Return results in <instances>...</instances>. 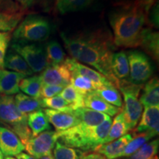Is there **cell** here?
Masks as SVG:
<instances>
[{
	"label": "cell",
	"mask_w": 159,
	"mask_h": 159,
	"mask_svg": "<svg viewBox=\"0 0 159 159\" xmlns=\"http://www.w3.org/2000/svg\"><path fill=\"white\" fill-rule=\"evenodd\" d=\"M61 37L73 59L94 67L116 87L119 80L111 68V57L116 47L110 31L97 28L74 34L61 33Z\"/></svg>",
	"instance_id": "1"
},
{
	"label": "cell",
	"mask_w": 159,
	"mask_h": 159,
	"mask_svg": "<svg viewBox=\"0 0 159 159\" xmlns=\"http://www.w3.org/2000/svg\"><path fill=\"white\" fill-rule=\"evenodd\" d=\"M108 19L116 47H140L141 35L144 26L148 24V13L137 4L130 7L114 8L109 13Z\"/></svg>",
	"instance_id": "2"
},
{
	"label": "cell",
	"mask_w": 159,
	"mask_h": 159,
	"mask_svg": "<svg viewBox=\"0 0 159 159\" xmlns=\"http://www.w3.org/2000/svg\"><path fill=\"white\" fill-rule=\"evenodd\" d=\"M112 119L110 118L97 126H88L80 123L69 130L57 133V141L66 146L83 152L94 151L103 144L110 130Z\"/></svg>",
	"instance_id": "3"
},
{
	"label": "cell",
	"mask_w": 159,
	"mask_h": 159,
	"mask_svg": "<svg viewBox=\"0 0 159 159\" xmlns=\"http://www.w3.org/2000/svg\"><path fill=\"white\" fill-rule=\"evenodd\" d=\"M52 25L50 20L39 13H28L13 30V41L41 43L50 36Z\"/></svg>",
	"instance_id": "4"
},
{
	"label": "cell",
	"mask_w": 159,
	"mask_h": 159,
	"mask_svg": "<svg viewBox=\"0 0 159 159\" xmlns=\"http://www.w3.org/2000/svg\"><path fill=\"white\" fill-rule=\"evenodd\" d=\"M0 122L16 134L24 144L33 138L27 125V114L19 110L13 96L0 94Z\"/></svg>",
	"instance_id": "5"
},
{
	"label": "cell",
	"mask_w": 159,
	"mask_h": 159,
	"mask_svg": "<svg viewBox=\"0 0 159 159\" xmlns=\"http://www.w3.org/2000/svg\"><path fill=\"white\" fill-rule=\"evenodd\" d=\"M143 85H136L128 80H119L116 88L122 93L125 105L122 109L129 130L136 128L142 114L143 107L139 100V95Z\"/></svg>",
	"instance_id": "6"
},
{
	"label": "cell",
	"mask_w": 159,
	"mask_h": 159,
	"mask_svg": "<svg viewBox=\"0 0 159 159\" xmlns=\"http://www.w3.org/2000/svg\"><path fill=\"white\" fill-rule=\"evenodd\" d=\"M11 49L26 61L33 73L43 71L48 66L45 47L39 43L12 41Z\"/></svg>",
	"instance_id": "7"
},
{
	"label": "cell",
	"mask_w": 159,
	"mask_h": 159,
	"mask_svg": "<svg viewBox=\"0 0 159 159\" xmlns=\"http://www.w3.org/2000/svg\"><path fill=\"white\" fill-rule=\"evenodd\" d=\"M128 56L130 75L128 80L136 85H144L154 74L155 67L151 59L142 51L129 50Z\"/></svg>",
	"instance_id": "8"
},
{
	"label": "cell",
	"mask_w": 159,
	"mask_h": 159,
	"mask_svg": "<svg viewBox=\"0 0 159 159\" xmlns=\"http://www.w3.org/2000/svg\"><path fill=\"white\" fill-rule=\"evenodd\" d=\"M58 137L54 130H47L33 137L25 144V150L27 154L33 158L39 159L41 157L52 154Z\"/></svg>",
	"instance_id": "9"
},
{
	"label": "cell",
	"mask_w": 159,
	"mask_h": 159,
	"mask_svg": "<svg viewBox=\"0 0 159 159\" xmlns=\"http://www.w3.org/2000/svg\"><path fill=\"white\" fill-rule=\"evenodd\" d=\"M42 85H58L66 87L70 84L71 73L63 62L59 65L47 66L39 75Z\"/></svg>",
	"instance_id": "10"
},
{
	"label": "cell",
	"mask_w": 159,
	"mask_h": 159,
	"mask_svg": "<svg viewBox=\"0 0 159 159\" xmlns=\"http://www.w3.org/2000/svg\"><path fill=\"white\" fill-rule=\"evenodd\" d=\"M64 63L68 66L71 73L83 75V76L89 78L91 82L94 83L97 89L104 86V85L113 84L108 79H107L104 75L100 74L99 71L94 70L87 66L83 65L81 63H79L76 60L66 57Z\"/></svg>",
	"instance_id": "11"
},
{
	"label": "cell",
	"mask_w": 159,
	"mask_h": 159,
	"mask_svg": "<svg viewBox=\"0 0 159 159\" xmlns=\"http://www.w3.org/2000/svg\"><path fill=\"white\" fill-rule=\"evenodd\" d=\"M43 112L48 119L49 122L54 126L56 132L69 130L80 123L72 112H65L49 108H45Z\"/></svg>",
	"instance_id": "12"
},
{
	"label": "cell",
	"mask_w": 159,
	"mask_h": 159,
	"mask_svg": "<svg viewBox=\"0 0 159 159\" xmlns=\"http://www.w3.org/2000/svg\"><path fill=\"white\" fill-rule=\"evenodd\" d=\"M0 150L5 156H16L25 150V145L16 134L0 126Z\"/></svg>",
	"instance_id": "13"
},
{
	"label": "cell",
	"mask_w": 159,
	"mask_h": 159,
	"mask_svg": "<svg viewBox=\"0 0 159 159\" xmlns=\"http://www.w3.org/2000/svg\"><path fill=\"white\" fill-rule=\"evenodd\" d=\"M159 130V106L144 107L140 122L135 129L134 135L142 133L158 134Z\"/></svg>",
	"instance_id": "14"
},
{
	"label": "cell",
	"mask_w": 159,
	"mask_h": 159,
	"mask_svg": "<svg viewBox=\"0 0 159 159\" xmlns=\"http://www.w3.org/2000/svg\"><path fill=\"white\" fill-rule=\"evenodd\" d=\"M134 136L130 134H127L116 140L101 144L95 149L94 152L102 155L106 159H116L120 158L123 150L127 144L132 140Z\"/></svg>",
	"instance_id": "15"
},
{
	"label": "cell",
	"mask_w": 159,
	"mask_h": 159,
	"mask_svg": "<svg viewBox=\"0 0 159 159\" xmlns=\"http://www.w3.org/2000/svg\"><path fill=\"white\" fill-rule=\"evenodd\" d=\"M26 76L4 69H0V94L13 96L19 93V83Z\"/></svg>",
	"instance_id": "16"
},
{
	"label": "cell",
	"mask_w": 159,
	"mask_h": 159,
	"mask_svg": "<svg viewBox=\"0 0 159 159\" xmlns=\"http://www.w3.org/2000/svg\"><path fill=\"white\" fill-rule=\"evenodd\" d=\"M83 105L85 108L107 114L111 117L119 114L122 110L120 108H117L114 105L109 104L102 98H101L98 94H97L94 91L84 95Z\"/></svg>",
	"instance_id": "17"
},
{
	"label": "cell",
	"mask_w": 159,
	"mask_h": 159,
	"mask_svg": "<svg viewBox=\"0 0 159 159\" xmlns=\"http://www.w3.org/2000/svg\"><path fill=\"white\" fill-rule=\"evenodd\" d=\"M140 47L156 61L159 58V34L158 32L154 30L150 27H144L141 35Z\"/></svg>",
	"instance_id": "18"
},
{
	"label": "cell",
	"mask_w": 159,
	"mask_h": 159,
	"mask_svg": "<svg viewBox=\"0 0 159 159\" xmlns=\"http://www.w3.org/2000/svg\"><path fill=\"white\" fill-rule=\"evenodd\" d=\"M4 69H7L12 71L20 73L25 76H33V72L26 61L14 50L10 49L6 52L4 59Z\"/></svg>",
	"instance_id": "19"
},
{
	"label": "cell",
	"mask_w": 159,
	"mask_h": 159,
	"mask_svg": "<svg viewBox=\"0 0 159 159\" xmlns=\"http://www.w3.org/2000/svg\"><path fill=\"white\" fill-rule=\"evenodd\" d=\"M139 102L144 107L159 106V81L154 77L144 83Z\"/></svg>",
	"instance_id": "20"
},
{
	"label": "cell",
	"mask_w": 159,
	"mask_h": 159,
	"mask_svg": "<svg viewBox=\"0 0 159 159\" xmlns=\"http://www.w3.org/2000/svg\"><path fill=\"white\" fill-rule=\"evenodd\" d=\"M111 68L112 74L118 80H128L130 75V68L128 56L124 51L114 52L111 57Z\"/></svg>",
	"instance_id": "21"
},
{
	"label": "cell",
	"mask_w": 159,
	"mask_h": 159,
	"mask_svg": "<svg viewBox=\"0 0 159 159\" xmlns=\"http://www.w3.org/2000/svg\"><path fill=\"white\" fill-rule=\"evenodd\" d=\"M21 9L28 13H51L55 10L56 0H15Z\"/></svg>",
	"instance_id": "22"
},
{
	"label": "cell",
	"mask_w": 159,
	"mask_h": 159,
	"mask_svg": "<svg viewBox=\"0 0 159 159\" xmlns=\"http://www.w3.org/2000/svg\"><path fill=\"white\" fill-rule=\"evenodd\" d=\"M72 113L77 117L81 124L88 126H97L107 119L111 118L107 114L97 112L85 107L77 108L73 111Z\"/></svg>",
	"instance_id": "23"
},
{
	"label": "cell",
	"mask_w": 159,
	"mask_h": 159,
	"mask_svg": "<svg viewBox=\"0 0 159 159\" xmlns=\"http://www.w3.org/2000/svg\"><path fill=\"white\" fill-rule=\"evenodd\" d=\"M27 125L30 129L33 137L44 131L51 130L50 124L43 110L36 111L27 114Z\"/></svg>",
	"instance_id": "24"
},
{
	"label": "cell",
	"mask_w": 159,
	"mask_h": 159,
	"mask_svg": "<svg viewBox=\"0 0 159 159\" xmlns=\"http://www.w3.org/2000/svg\"><path fill=\"white\" fill-rule=\"evenodd\" d=\"M95 0H56L55 11L60 14L75 13L88 8Z\"/></svg>",
	"instance_id": "25"
},
{
	"label": "cell",
	"mask_w": 159,
	"mask_h": 159,
	"mask_svg": "<svg viewBox=\"0 0 159 159\" xmlns=\"http://www.w3.org/2000/svg\"><path fill=\"white\" fill-rule=\"evenodd\" d=\"M129 130H130L125 122L124 114H123L122 111L121 110L112 122L110 130H109L108 136L104 140L103 144L113 142V141L116 140L120 137L125 136V134H128Z\"/></svg>",
	"instance_id": "26"
},
{
	"label": "cell",
	"mask_w": 159,
	"mask_h": 159,
	"mask_svg": "<svg viewBox=\"0 0 159 159\" xmlns=\"http://www.w3.org/2000/svg\"><path fill=\"white\" fill-rule=\"evenodd\" d=\"M14 100L19 110L25 114L42 110L41 99L34 98L22 93H18L14 97Z\"/></svg>",
	"instance_id": "27"
},
{
	"label": "cell",
	"mask_w": 159,
	"mask_h": 159,
	"mask_svg": "<svg viewBox=\"0 0 159 159\" xmlns=\"http://www.w3.org/2000/svg\"><path fill=\"white\" fill-rule=\"evenodd\" d=\"M42 84L39 75L25 77L19 83V90L26 95L34 98L41 99V89Z\"/></svg>",
	"instance_id": "28"
},
{
	"label": "cell",
	"mask_w": 159,
	"mask_h": 159,
	"mask_svg": "<svg viewBox=\"0 0 159 159\" xmlns=\"http://www.w3.org/2000/svg\"><path fill=\"white\" fill-rule=\"evenodd\" d=\"M46 55L48 66L59 65L66 59L65 52L57 41H50L45 47Z\"/></svg>",
	"instance_id": "29"
},
{
	"label": "cell",
	"mask_w": 159,
	"mask_h": 159,
	"mask_svg": "<svg viewBox=\"0 0 159 159\" xmlns=\"http://www.w3.org/2000/svg\"><path fill=\"white\" fill-rule=\"evenodd\" d=\"M101 98L117 108L122 107V99L120 93L114 84L100 87L94 91Z\"/></svg>",
	"instance_id": "30"
},
{
	"label": "cell",
	"mask_w": 159,
	"mask_h": 159,
	"mask_svg": "<svg viewBox=\"0 0 159 159\" xmlns=\"http://www.w3.org/2000/svg\"><path fill=\"white\" fill-rule=\"evenodd\" d=\"M158 139L145 143L128 159H158Z\"/></svg>",
	"instance_id": "31"
},
{
	"label": "cell",
	"mask_w": 159,
	"mask_h": 159,
	"mask_svg": "<svg viewBox=\"0 0 159 159\" xmlns=\"http://www.w3.org/2000/svg\"><path fill=\"white\" fill-rule=\"evenodd\" d=\"M85 152L78 149L66 146L57 141L53 149V157L55 159H82Z\"/></svg>",
	"instance_id": "32"
},
{
	"label": "cell",
	"mask_w": 159,
	"mask_h": 159,
	"mask_svg": "<svg viewBox=\"0 0 159 159\" xmlns=\"http://www.w3.org/2000/svg\"><path fill=\"white\" fill-rule=\"evenodd\" d=\"M134 136H136L133 138L132 140L125 147L120 158L130 156L136 151L138 150L142 145H144L145 143H147L149 140L156 136V135L151 134V133H142V134L134 135Z\"/></svg>",
	"instance_id": "33"
},
{
	"label": "cell",
	"mask_w": 159,
	"mask_h": 159,
	"mask_svg": "<svg viewBox=\"0 0 159 159\" xmlns=\"http://www.w3.org/2000/svg\"><path fill=\"white\" fill-rule=\"evenodd\" d=\"M59 95L69 103L72 110L84 107L83 105V95L77 91L71 84L64 87Z\"/></svg>",
	"instance_id": "34"
},
{
	"label": "cell",
	"mask_w": 159,
	"mask_h": 159,
	"mask_svg": "<svg viewBox=\"0 0 159 159\" xmlns=\"http://www.w3.org/2000/svg\"><path fill=\"white\" fill-rule=\"evenodd\" d=\"M25 13H8L0 11V32L11 33L13 31Z\"/></svg>",
	"instance_id": "35"
},
{
	"label": "cell",
	"mask_w": 159,
	"mask_h": 159,
	"mask_svg": "<svg viewBox=\"0 0 159 159\" xmlns=\"http://www.w3.org/2000/svg\"><path fill=\"white\" fill-rule=\"evenodd\" d=\"M70 84L83 96L97 89L94 83L83 75L71 73Z\"/></svg>",
	"instance_id": "36"
},
{
	"label": "cell",
	"mask_w": 159,
	"mask_h": 159,
	"mask_svg": "<svg viewBox=\"0 0 159 159\" xmlns=\"http://www.w3.org/2000/svg\"><path fill=\"white\" fill-rule=\"evenodd\" d=\"M42 108L52 109L65 112H72L73 110L69 102H67L60 95L51 97V98L41 99Z\"/></svg>",
	"instance_id": "37"
},
{
	"label": "cell",
	"mask_w": 159,
	"mask_h": 159,
	"mask_svg": "<svg viewBox=\"0 0 159 159\" xmlns=\"http://www.w3.org/2000/svg\"><path fill=\"white\" fill-rule=\"evenodd\" d=\"M11 39V33L0 32V69H4V59Z\"/></svg>",
	"instance_id": "38"
},
{
	"label": "cell",
	"mask_w": 159,
	"mask_h": 159,
	"mask_svg": "<svg viewBox=\"0 0 159 159\" xmlns=\"http://www.w3.org/2000/svg\"><path fill=\"white\" fill-rule=\"evenodd\" d=\"M0 11L8 13H26L15 0H0Z\"/></svg>",
	"instance_id": "39"
},
{
	"label": "cell",
	"mask_w": 159,
	"mask_h": 159,
	"mask_svg": "<svg viewBox=\"0 0 159 159\" xmlns=\"http://www.w3.org/2000/svg\"><path fill=\"white\" fill-rule=\"evenodd\" d=\"M64 87L58 85H42L41 89V99L51 98L58 95Z\"/></svg>",
	"instance_id": "40"
},
{
	"label": "cell",
	"mask_w": 159,
	"mask_h": 159,
	"mask_svg": "<svg viewBox=\"0 0 159 159\" xmlns=\"http://www.w3.org/2000/svg\"><path fill=\"white\" fill-rule=\"evenodd\" d=\"M158 3L156 2L148 13V25L151 28L158 27Z\"/></svg>",
	"instance_id": "41"
},
{
	"label": "cell",
	"mask_w": 159,
	"mask_h": 159,
	"mask_svg": "<svg viewBox=\"0 0 159 159\" xmlns=\"http://www.w3.org/2000/svg\"><path fill=\"white\" fill-rule=\"evenodd\" d=\"M108 1L114 6V8L130 7L136 4V0H108Z\"/></svg>",
	"instance_id": "42"
},
{
	"label": "cell",
	"mask_w": 159,
	"mask_h": 159,
	"mask_svg": "<svg viewBox=\"0 0 159 159\" xmlns=\"http://www.w3.org/2000/svg\"><path fill=\"white\" fill-rule=\"evenodd\" d=\"M157 1L158 0H136V4L143 11L148 13V12L152 8V6L156 2H158Z\"/></svg>",
	"instance_id": "43"
},
{
	"label": "cell",
	"mask_w": 159,
	"mask_h": 159,
	"mask_svg": "<svg viewBox=\"0 0 159 159\" xmlns=\"http://www.w3.org/2000/svg\"><path fill=\"white\" fill-rule=\"evenodd\" d=\"M82 159H106L102 155L97 153V152H93V153L85 154L83 157Z\"/></svg>",
	"instance_id": "44"
},
{
	"label": "cell",
	"mask_w": 159,
	"mask_h": 159,
	"mask_svg": "<svg viewBox=\"0 0 159 159\" xmlns=\"http://www.w3.org/2000/svg\"><path fill=\"white\" fill-rule=\"evenodd\" d=\"M16 158L17 159H36V158H33V156H30V155H28V154L24 153V152H21V153L17 155Z\"/></svg>",
	"instance_id": "45"
},
{
	"label": "cell",
	"mask_w": 159,
	"mask_h": 159,
	"mask_svg": "<svg viewBox=\"0 0 159 159\" xmlns=\"http://www.w3.org/2000/svg\"><path fill=\"white\" fill-rule=\"evenodd\" d=\"M39 159H55L54 157H53L52 155H49V156H43L41 157V158Z\"/></svg>",
	"instance_id": "46"
},
{
	"label": "cell",
	"mask_w": 159,
	"mask_h": 159,
	"mask_svg": "<svg viewBox=\"0 0 159 159\" xmlns=\"http://www.w3.org/2000/svg\"><path fill=\"white\" fill-rule=\"evenodd\" d=\"M4 159H17V158L13 156H5V158H4Z\"/></svg>",
	"instance_id": "47"
},
{
	"label": "cell",
	"mask_w": 159,
	"mask_h": 159,
	"mask_svg": "<svg viewBox=\"0 0 159 159\" xmlns=\"http://www.w3.org/2000/svg\"><path fill=\"white\" fill-rule=\"evenodd\" d=\"M0 159H4V155L2 152L1 150H0Z\"/></svg>",
	"instance_id": "48"
}]
</instances>
